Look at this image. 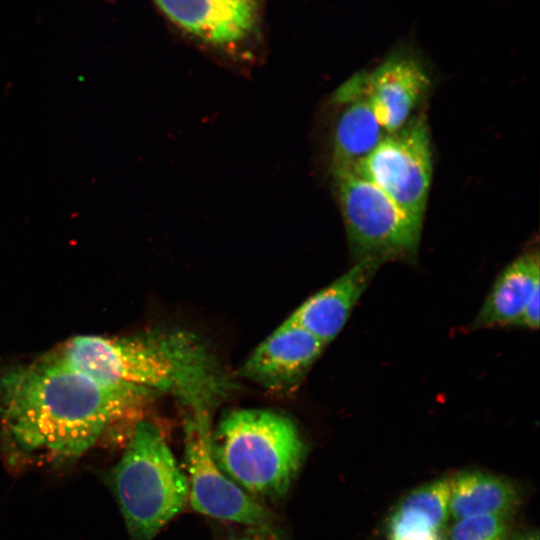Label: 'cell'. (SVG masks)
<instances>
[{
	"instance_id": "obj_1",
	"label": "cell",
	"mask_w": 540,
	"mask_h": 540,
	"mask_svg": "<svg viewBox=\"0 0 540 540\" xmlns=\"http://www.w3.org/2000/svg\"><path fill=\"white\" fill-rule=\"evenodd\" d=\"M153 396L102 383L53 353L0 374V419L21 449L74 458Z\"/></svg>"
},
{
	"instance_id": "obj_2",
	"label": "cell",
	"mask_w": 540,
	"mask_h": 540,
	"mask_svg": "<svg viewBox=\"0 0 540 540\" xmlns=\"http://www.w3.org/2000/svg\"><path fill=\"white\" fill-rule=\"evenodd\" d=\"M55 353L102 383L171 395L189 411L210 412L235 388L204 342L183 330L122 338L81 335Z\"/></svg>"
},
{
	"instance_id": "obj_3",
	"label": "cell",
	"mask_w": 540,
	"mask_h": 540,
	"mask_svg": "<svg viewBox=\"0 0 540 540\" xmlns=\"http://www.w3.org/2000/svg\"><path fill=\"white\" fill-rule=\"evenodd\" d=\"M221 470L250 496L279 498L290 489L306 456L294 422L268 409L225 414L211 434Z\"/></svg>"
},
{
	"instance_id": "obj_4",
	"label": "cell",
	"mask_w": 540,
	"mask_h": 540,
	"mask_svg": "<svg viewBox=\"0 0 540 540\" xmlns=\"http://www.w3.org/2000/svg\"><path fill=\"white\" fill-rule=\"evenodd\" d=\"M112 485L133 540H151L188 502L187 476L160 430L144 419L132 429Z\"/></svg>"
},
{
	"instance_id": "obj_5",
	"label": "cell",
	"mask_w": 540,
	"mask_h": 540,
	"mask_svg": "<svg viewBox=\"0 0 540 540\" xmlns=\"http://www.w3.org/2000/svg\"><path fill=\"white\" fill-rule=\"evenodd\" d=\"M350 251L365 258L413 260L422 223L400 209L379 187L352 170H332Z\"/></svg>"
},
{
	"instance_id": "obj_6",
	"label": "cell",
	"mask_w": 540,
	"mask_h": 540,
	"mask_svg": "<svg viewBox=\"0 0 540 540\" xmlns=\"http://www.w3.org/2000/svg\"><path fill=\"white\" fill-rule=\"evenodd\" d=\"M356 172L422 223L432 180V152L425 117L411 118L399 130L387 133Z\"/></svg>"
},
{
	"instance_id": "obj_7",
	"label": "cell",
	"mask_w": 540,
	"mask_h": 540,
	"mask_svg": "<svg viewBox=\"0 0 540 540\" xmlns=\"http://www.w3.org/2000/svg\"><path fill=\"white\" fill-rule=\"evenodd\" d=\"M210 412L189 411L184 421V454L191 507L213 518L266 528L272 514L218 466L211 447Z\"/></svg>"
},
{
	"instance_id": "obj_8",
	"label": "cell",
	"mask_w": 540,
	"mask_h": 540,
	"mask_svg": "<svg viewBox=\"0 0 540 540\" xmlns=\"http://www.w3.org/2000/svg\"><path fill=\"white\" fill-rule=\"evenodd\" d=\"M430 84L422 60L412 51L391 52L374 70L351 77L344 86L346 103L362 96L387 133L410 119Z\"/></svg>"
},
{
	"instance_id": "obj_9",
	"label": "cell",
	"mask_w": 540,
	"mask_h": 540,
	"mask_svg": "<svg viewBox=\"0 0 540 540\" xmlns=\"http://www.w3.org/2000/svg\"><path fill=\"white\" fill-rule=\"evenodd\" d=\"M326 344L287 319L263 340L243 364V377L275 391L295 388Z\"/></svg>"
},
{
	"instance_id": "obj_10",
	"label": "cell",
	"mask_w": 540,
	"mask_h": 540,
	"mask_svg": "<svg viewBox=\"0 0 540 540\" xmlns=\"http://www.w3.org/2000/svg\"><path fill=\"white\" fill-rule=\"evenodd\" d=\"M382 264L374 258L356 261L347 272L305 300L287 320L327 345L343 329Z\"/></svg>"
},
{
	"instance_id": "obj_11",
	"label": "cell",
	"mask_w": 540,
	"mask_h": 540,
	"mask_svg": "<svg viewBox=\"0 0 540 540\" xmlns=\"http://www.w3.org/2000/svg\"><path fill=\"white\" fill-rule=\"evenodd\" d=\"M175 24L214 45L239 42L254 28L257 0H154Z\"/></svg>"
},
{
	"instance_id": "obj_12",
	"label": "cell",
	"mask_w": 540,
	"mask_h": 540,
	"mask_svg": "<svg viewBox=\"0 0 540 540\" xmlns=\"http://www.w3.org/2000/svg\"><path fill=\"white\" fill-rule=\"evenodd\" d=\"M539 278L538 252H527L512 261L495 280L473 328L519 326L525 308L540 293Z\"/></svg>"
},
{
	"instance_id": "obj_13",
	"label": "cell",
	"mask_w": 540,
	"mask_h": 540,
	"mask_svg": "<svg viewBox=\"0 0 540 540\" xmlns=\"http://www.w3.org/2000/svg\"><path fill=\"white\" fill-rule=\"evenodd\" d=\"M519 502L516 486L502 476L462 471L450 478L449 512L454 520L477 515L510 517Z\"/></svg>"
},
{
	"instance_id": "obj_14",
	"label": "cell",
	"mask_w": 540,
	"mask_h": 540,
	"mask_svg": "<svg viewBox=\"0 0 540 540\" xmlns=\"http://www.w3.org/2000/svg\"><path fill=\"white\" fill-rule=\"evenodd\" d=\"M346 104L334 131L332 170L356 171L387 132L364 97L358 96Z\"/></svg>"
},
{
	"instance_id": "obj_15",
	"label": "cell",
	"mask_w": 540,
	"mask_h": 540,
	"mask_svg": "<svg viewBox=\"0 0 540 540\" xmlns=\"http://www.w3.org/2000/svg\"><path fill=\"white\" fill-rule=\"evenodd\" d=\"M450 478L442 477L407 494L387 522L388 538L410 530L440 532L449 512Z\"/></svg>"
},
{
	"instance_id": "obj_16",
	"label": "cell",
	"mask_w": 540,
	"mask_h": 540,
	"mask_svg": "<svg viewBox=\"0 0 540 540\" xmlns=\"http://www.w3.org/2000/svg\"><path fill=\"white\" fill-rule=\"evenodd\" d=\"M509 517L477 515L457 519L451 525L448 540H509Z\"/></svg>"
},
{
	"instance_id": "obj_17",
	"label": "cell",
	"mask_w": 540,
	"mask_h": 540,
	"mask_svg": "<svg viewBox=\"0 0 540 540\" xmlns=\"http://www.w3.org/2000/svg\"><path fill=\"white\" fill-rule=\"evenodd\" d=\"M388 540H443V538L437 531L410 530L390 537Z\"/></svg>"
},
{
	"instance_id": "obj_18",
	"label": "cell",
	"mask_w": 540,
	"mask_h": 540,
	"mask_svg": "<svg viewBox=\"0 0 540 540\" xmlns=\"http://www.w3.org/2000/svg\"><path fill=\"white\" fill-rule=\"evenodd\" d=\"M233 540H277V539L267 532L265 533L258 532V533L250 534V535L243 536L240 538H236Z\"/></svg>"
},
{
	"instance_id": "obj_19",
	"label": "cell",
	"mask_w": 540,
	"mask_h": 540,
	"mask_svg": "<svg viewBox=\"0 0 540 540\" xmlns=\"http://www.w3.org/2000/svg\"><path fill=\"white\" fill-rule=\"evenodd\" d=\"M509 540H539V534L536 530H530L515 535L513 538H509Z\"/></svg>"
}]
</instances>
